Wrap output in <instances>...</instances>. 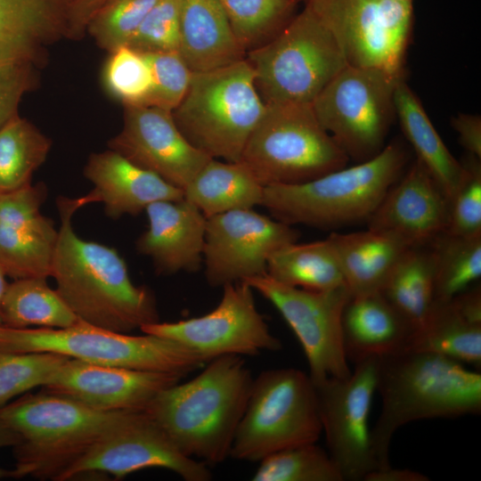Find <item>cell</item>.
<instances>
[{"label":"cell","mask_w":481,"mask_h":481,"mask_svg":"<svg viewBox=\"0 0 481 481\" xmlns=\"http://www.w3.org/2000/svg\"><path fill=\"white\" fill-rule=\"evenodd\" d=\"M349 158L317 120L312 104H265L241 154L264 185L305 183L346 166Z\"/></svg>","instance_id":"9c48e42d"},{"label":"cell","mask_w":481,"mask_h":481,"mask_svg":"<svg viewBox=\"0 0 481 481\" xmlns=\"http://www.w3.org/2000/svg\"><path fill=\"white\" fill-rule=\"evenodd\" d=\"M451 126L458 134L460 144L469 154L481 159V117L459 113L452 118Z\"/></svg>","instance_id":"f6af8a7d"},{"label":"cell","mask_w":481,"mask_h":481,"mask_svg":"<svg viewBox=\"0 0 481 481\" xmlns=\"http://www.w3.org/2000/svg\"><path fill=\"white\" fill-rule=\"evenodd\" d=\"M428 477L420 472L408 469H395L391 465L376 469L370 472L363 481H428Z\"/></svg>","instance_id":"7dc6e473"},{"label":"cell","mask_w":481,"mask_h":481,"mask_svg":"<svg viewBox=\"0 0 481 481\" xmlns=\"http://www.w3.org/2000/svg\"><path fill=\"white\" fill-rule=\"evenodd\" d=\"M57 207L61 225L51 276L78 320L122 333L159 322L152 291L133 283L118 252L74 232L71 218L82 208L78 198L59 197Z\"/></svg>","instance_id":"6da1fadb"},{"label":"cell","mask_w":481,"mask_h":481,"mask_svg":"<svg viewBox=\"0 0 481 481\" xmlns=\"http://www.w3.org/2000/svg\"><path fill=\"white\" fill-rule=\"evenodd\" d=\"M44 183L0 193V264L16 279L51 276L58 230L41 214Z\"/></svg>","instance_id":"ffe728a7"},{"label":"cell","mask_w":481,"mask_h":481,"mask_svg":"<svg viewBox=\"0 0 481 481\" xmlns=\"http://www.w3.org/2000/svg\"><path fill=\"white\" fill-rule=\"evenodd\" d=\"M159 0H110L89 20L86 33L109 53L126 46Z\"/></svg>","instance_id":"f35d334b"},{"label":"cell","mask_w":481,"mask_h":481,"mask_svg":"<svg viewBox=\"0 0 481 481\" xmlns=\"http://www.w3.org/2000/svg\"><path fill=\"white\" fill-rule=\"evenodd\" d=\"M52 140L18 113L0 128V193L31 184L46 160Z\"/></svg>","instance_id":"836d02e7"},{"label":"cell","mask_w":481,"mask_h":481,"mask_svg":"<svg viewBox=\"0 0 481 481\" xmlns=\"http://www.w3.org/2000/svg\"><path fill=\"white\" fill-rule=\"evenodd\" d=\"M377 363L378 357H368L355 363L347 377L314 384L328 453L343 481H363L378 469L368 425Z\"/></svg>","instance_id":"9a60e30c"},{"label":"cell","mask_w":481,"mask_h":481,"mask_svg":"<svg viewBox=\"0 0 481 481\" xmlns=\"http://www.w3.org/2000/svg\"><path fill=\"white\" fill-rule=\"evenodd\" d=\"M253 481H343L328 452L315 443L276 452L259 461Z\"/></svg>","instance_id":"8d00e7d4"},{"label":"cell","mask_w":481,"mask_h":481,"mask_svg":"<svg viewBox=\"0 0 481 481\" xmlns=\"http://www.w3.org/2000/svg\"><path fill=\"white\" fill-rule=\"evenodd\" d=\"M404 350L437 354L461 363L481 365V289H468L435 301L413 329Z\"/></svg>","instance_id":"d4e9b609"},{"label":"cell","mask_w":481,"mask_h":481,"mask_svg":"<svg viewBox=\"0 0 481 481\" xmlns=\"http://www.w3.org/2000/svg\"><path fill=\"white\" fill-rule=\"evenodd\" d=\"M108 146L182 190L212 159L183 136L172 111L147 105H124L122 128Z\"/></svg>","instance_id":"ac0fdd59"},{"label":"cell","mask_w":481,"mask_h":481,"mask_svg":"<svg viewBox=\"0 0 481 481\" xmlns=\"http://www.w3.org/2000/svg\"><path fill=\"white\" fill-rule=\"evenodd\" d=\"M265 109L253 69L244 59L192 73L188 90L172 115L195 148L212 159L238 162Z\"/></svg>","instance_id":"8992f818"},{"label":"cell","mask_w":481,"mask_h":481,"mask_svg":"<svg viewBox=\"0 0 481 481\" xmlns=\"http://www.w3.org/2000/svg\"><path fill=\"white\" fill-rule=\"evenodd\" d=\"M246 60L265 104H312L347 65L336 38L306 8Z\"/></svg>","instance_id":"ba28073f"},{"label":"cell","mask_w":481,"mask_h":481,"mask_svg":"<svg viewBox=\"0 0 481 481\" xmlns=\"http://www.w3.org/2000/svg\"><path fill=\"white\" fill-rule=\"evenodd\" d=\"M243 281L272 303L293 330L314 384L351 373L341 332L342 311L351 295L346 286L310 290L286 285L267 273Z\"/></svg>","instance_id":"4fadbf2b"},{"label":"cell","mask_w":481,"mask_h":481,"mask_svg":"<svg viewBox=\"0 0 481 481\" xmlns=\"http://www.w3.org/2000/svg\"><path fill=\"white\" fill-rule=\"evenodd\" d=\"M448 211L445 193L416 159L368 218V229L409 248L424 247L445 232Z\"/></svg>","instance_id":"44dd1931"},{"label":"cell","mask_w":481,"mask_h":481,"mask_svg":"<svg viewBox=\"0 0 481 481\" xmlns=\"http://www.w3.org/2000/svg\"><path fill=\"white\" fill-rule=\"evenodd\" d=\"M77 321L58 291L47 284L46 278H21L8 283L2 305V325L61 329Z\"/></svg>","instance_id":"1f68e13d"},{"label":"cell","mask_w":481,"mask_h":481,"mask_svg":"<svg viewBox=\"0 0 481 481\" xmlns=\"http://www.w3.org/2000/svg\"><path fill=\"white\" fill-rule=\"evenodd\" d=\"M0 349L51 352L94 364L184 376L206 364L198 353L177 341L118 332L81 320L61 329L0 325Z\"/></svg>","instance_id":"52a82bcc"},{"label":"cell","mask_w":481,"mask_h":481,"mask_svg":"<svg viewBox=\"0 0 481 481\" xmlns=\"http://www.w3.org/2000/svg\"><path fill=\"white\" fill-rule=\"evenodd\" d=\"M178 53L192 73L232 65L247 53L218 0H180Z\"/></svg>","instance_id":"4316f807"},{"label":"cell","mask_w":481,"mask_h":481,"mask_svg":"<svg viewBox=\"0 0 481 481\" xmlns=\"http://www.w3.org/2000/svg\"><path fill=\"white\" fill-rule=\"evenodd\" d=\"M184 375L94 364L69 358L44 390L104 412L145 411L167 387Z\"/></svg>","instance_id":"d6986e66"},{"label":"cell","mask_w":481,"mask_h":481,"mask_svg":"<svg viewBox=\"0 0 481 481\" xmlns=\"http://www.w3.org/2000/svg\"><path fill=\"white\" fill-rule=\"evenodd\" d=\"M38 68L29 62L0 67V128L17 115L25 94L39 84Z\"/></svg>","instance_id":"ee69618b"},{"label":"cell","mask_w":481,"mask_h":481,"mask_svg":"<svg viewBox=\"0 0 481 481\" xmlns=\"http://www.w3.org/2000/svg\"><path fill=\"white\" fill-rule=\"evenodd\" d=\"M266 273L286 285L310 290L346 286L328 238L307 243L295 241L281 247L270 256Z\"/></svg>","instance_id":"4dcf8cb0"},{"label":"cell","mask_w":481,"mask_h":481,"mask_svg":"<svg viewBox=\"0 0 481 481\" xmlns=\"http://www.w3.org/2000/svg\"><path fill=\"white\" fill-rule=\"evenodd\" d=\"M238 41L249 52L272 39L295 16L298 0H218Z\"/></svg>","instance_id":"d590c367"},{"label":"cell","mask_w":481,"mask_h":481,"mask_svg":"<svg viewBox=\"0 0 481 481\" xmlns=\"http://www.w3.org/2000/svg\"><path fill=\"white\" fill-rule=\"evenodd\" d=\"M21 442L20 436L0 419V448L6 446H16ZM12 477V469L0 468L1 477Z\"/></svg>","instance_id":"c3c4849f"},{"label":"cell","mask_w":481,"mask_h":481,"mask_svg":"<svg viewBox=\"0 0 481 481\" xmlns=\"http://www.w3.org/2000/svg\"><path fill=\"white\" fill-rule=\"evenodd\" d=\"M404 76L346 65L312 102L320 125L346 156L358 162L384 147L395 120V89Z\"/></svg>","instance_id":"8fae6325"},{"label":"cell","mask_w":481,"mask_h":481,"mask_svg":"<svg viewBox=\"0 0 481 481\" xmlns=\"http://www.w3.org/2000/svg\"><path fill=\"white\" fill-rule=\"evenodd\" d=\"M151 468L170 470L185 481H209L207 464L187 457L145 411H126L61 476L59 481L89 473L116 479Z\"/></svg>","instance_id":"5bb4252c"},{"label":"cell","mask_w":481,"mask_h":481,"mask_svg":"<svg viewBox=\"0 0 481 481\" xmlns=\"http://www.w3.org/2000/svg\"><path fill=\"white\" fill-rule=\"evenodd\" d=\"M110 0H69L67 39L80 40L91 17Z\"/></svg>","instance_id":"bcb514c9"},{"label":"cell","mask_w":481,"mask_h":481,"mask_svg":"<svg viewBox=\"0 0 481 481\" xmlns=\"http://www.w3.org/2000/svg\"><path fill=\"white\" fill-rule=\"evenodd\" d=\"M145 212L149 227L135 242L138 252L149 257L160 274L198 272L207 225L202 212L184 198L155 201Z\"/></svg>","instance_id":"7402d4cb"},{"label":"cell","mask_w":481,"mask_h":481,"mask_svg":"<svg viewBox=\"0 0 481 481\" xmlns=\"http://www.w3.org/2000/svg\"><path fill=\"white\" fill-rule=\"evenodd\" d=\"M464 175L449 200L445 232L457 236L481 235V164L469 154Z\"/></svg>","instance_id":"60d3db41"},{"label":"cell","mask_w":481,"mask_h":481,"mask_svg":"<svg viewBox=\"0 0 481 481\" xmlns=\"http://www.w3.org/2000/svg\"><path fill=\"white\" fill-rule=\"evenodd\" d=\"M84 175L94 189L78 198L81 206L102 202L106 215L113 219L136 216L155 201L184 198L183 190L110 149L89 156Z\"/></svg>","instance_id":"603a6c76"},{"label":"cell","mask_w":481,"mask_h":481,"mask_svg":"<svg viewBox=\"0 0 481 481\" xmlns=\"http://www.w3.org/2000/svg\"><path fill=\"white\" fill-rule=\"evenodd\" d=\"M180 0H159L126 46L141 53L178 52Z\"/></svg>","instance_id":"7bdbcfd3"},{"label":"cell","mask_w":481,"mask_h":481,"mask_svg":"<svg viewBox=\"0 0 481 481\" xmlns=\"http://www.w3.org/2000/svg\"><path fill=\"white\" fill-rule=\"evenodd\" d=\"M103 83L123 105H143L151 86V74L144 54L122 46L110 53L103 69Z\"/></svg>","instance_id":"ab89813d"},{"label":"cell","mask_w":481,"mask_h":481,"mask_svg":"<svg viewBox=\"0 0 481 481\" xmlns=\"http://www.w3.org/2000/svg\"><path fill=\"white\" fill-rule=\"evenodd\" d=\"M408 160L404 146L390 143L374 157L296 184L265 186L262 206L289 225L333 229L368 220Z\"/></svg>","instance_id":"277c9868"},{"label":"cell","mask_w":481,"mask_h":481,"mask_svg":"<svg viewBox=\"0 0 481 481\" xmlns=\"http://www.w3.org/2000/svg\"><path fill=\"white\" fill-rule=\"evenodd\" d=\"M380 292L416 328L435 302V268L428 245L408 249Z\"/></svg>","instance_id":"d6a6232c"},{"label":"cell","mask_w":481,"mask_h":481,"mask_svg":"<svg viewBox=\"0 0 481 481\" xmlns=\"http://www.w3.org/2000/svg\"><path fill=\"white\" fill-rule=\"evenodd\" d=\"M428 247L435 268V301L451 299L481 277V235L444 232Z\"/></svg>","instance_id":"e575fe53"},{"label":"cell","mask_w":481,"mask_h":481,"mask_svg":"<svg viewBox=\"0 0 481 481\" xmlns=\"http://www.w3.org/2000/svg\"><path fill=\"white\" fill-rule=\"evenodd\" d=\"M144 56L151 69V86L143 105L172 111L185 95L192 72L178 52L145 53Z\"/></svg>","instance_id":"b9f144b4"},{"label":"cell","mask_w":481,"mask_h":481,"mask_svg":"<svg viewBox=\"0 0 481 481\" xmlns=\"http://www.w3.org/2000/svg\"><path fill=\"white\" fill-rule=\"evenodd\" d=\"M376 391L382 407L371 443L378 469L391 465V441L404 425L481 412L480 373L437 354L402 350L378 357Z\"/></svg>","instance_id":"3957f363"},{"label":"cell","mask_w":481,"mask_h":481,"mask_svg":"<svg viewBox=\"0 0 481 481\" xmlns=\"http://www.w3.org/2000/svg\"><path fill=\"white\" fill-rule=\"evenodd\" d=\"M388 2H395V3H413V0H384Z\"/></svg>","instance_id":"f907efd6"},{"label":"cell","mask_w":481,"mask_h":481,"mask_svg":"<svg viewBox=\"0 0 481 481\" xmlns=\"http://www.w3.org/2000/svg\"><path fill=\"white\" fill-rule=\"evenodd\" d=\"M69 358L51 352L0 349V408L17 395L45 386Z\"/></svg>","instance_id":"74e56055"},{"label":"cell","mask_w":481,"mask_h":481,"mask_svg":"<svg viewBox=\"0 0 481 481\" xmlns=\"http://www.w3.org/2000/svg\"><path fill=\"white\" fill-rule=\"evenodd\" d=\"M69 0H0V67L46 64L49 48L65 38Z\"/></svg>","instance_id":"cb8c5ba5"},{"label":"cell","mask_w":481,"mask_h":481,"mask_svg":"<svg viewBox=\"0 0 481 481\" xmlns=\"http://www.w3.org/2000/svg\"><path fill=\"white\" fill-rule=\"evenodd\" d=\"M327 238L352 295L380 292L403 254L410 249L393 237L370 229L334 232Z\"/></svg>","instance_id":"83f0119b"},{"label":"cell","mask_w":481,"mask_h":481,"mask_svg":"<svg viewBox=\"0 0 481 481\" xmlns=\"http://www.w3.org/2000/svg\"><path fill=\"white\" fill-rule=\"evenodd\" d=\"M253 379L242 356H218L191 380L162 390L145 412L184 455L219 464L230 457Z\"/></svg>","instance_id":"7a4b0ae2"},{"label":"cell","mask_w":481,"mask_h":481,"mask_svg":"<svg viewBox=\"0 0 481 481\" xmlns=\"http://www.w3.org/2000/svg\"><path fill=\"white\" fill-rule=\"evenodd\" d=\"M322 432L309 375L294 368L265 370L253 379L230 457L259 462L286 448L316 443Z\"/></svg>","instance_id":"30bf717a"},{"label":"cell","mask_w":481,"mask_h":481,"mask_svg":"<svg viewBox=\"0 0 481 481\" xmlns=\"http://www.w3.org/2000/svg\"><path fill=\"white\" fill-rule=\"evenodd\" d=\"M298 237L292 225L252 208L208 217L202 261L206 281L216 288L266 274L270 256Z\"/></svg>","instance_id":"e0dca14e"},{"label":"cell","mask_w":481,"mask_h":481,"mask_svg":"<svg viewBox=\"0 0 481 481\" xmlns=\"http://www.w3.org/2000/svg\"><path fill=\"white\" fill-rule=\"evenodd\" d=\"M265 186L240 161L210 159L189 183L184 199L208 218L262 206Z\"/></svg>","instance_id":"f546056e"},{"label":"cell","mask_w":481,"mask_h":481,"mask_svg":"<svg viewBox=\"0 0 481 481\" xmlns=\"http://www.w3.org/2000/svg\"><path fill=\"white\" fill-rule=\"evenodd\" d=\"M333 35L348 65L404 76L413 26L412 3L298 0Z\"/></svg>","instance_id":"7c38bea8"},{"label":"cell","mask_w":481,"mask_h":481,"mask_svg":"<svg viewBox=\"0 0 481 481\" xmlns=\"http://www.w3.org/2000/svg\"><path fill=\"white\" fill-rule=\"evenodd\" d=\"M6 273L2 266V265L0 264V325L3 324V322H2V305H3V300H4V294H5V291H6V289H7V286H8V282L6 281Z\"/></svg>","instance_id":"681fc988"},{"label":"cell","mask_w":481,"mask_h":481,"mask_svg":"<svg viewBox=\"0 0 481 481\" xmlns=\"http://www.w3.org/2000/svg\"><path fill=\"white\" fill-rule=\"evenodd\" d=\"M413 327L381 292L350 295L341 316V332L347 361L404 350Z\"/></svg>","instance_id":"484cf974"},{"label":"cell","mask_w":481,"mask_h":481,"mask_svg":"<svg viewBox=\"0 0 481 481\" xmlns=\"http://www.w3.org/2000/svg\"><path fill=\"white\" fill-rule=\"evenodd\" d=\"M218 305L209 313L175 322H157L141 327L143 333L177 341L206 362L226 355L255 356L278 351L281 341L259 313L254 289L246 282L224 285Z\"/></svg>","instance_id":"2e32d148"},{"label":"cell","mask_w":481,"mask_h":481,"mask_svg":"<svg viewBox=\"0 0 481 481\" xmlns=\"http://www.w3.org/2000/svg\"><path fill=\"white\" fill-rule=\"evenodd\" d=\"M395 117L420 161L441 187L448 200L465 172L436 132L420 99L406 83L398 80L395 89Z\"/></svg>","instance_id":"f1b7e54d"},{"label":"cell","mask_w":481,"mask_h":481,"mask_svg":"<svg viewBox=\"0 0 481 481\" xmlns=\"http://www.w3.org/2000/svg\"><path fill=\"white\" fill-rule=\"evenodd\" d=\"M125 412L99 411L45 390L8 403L0 408V419L21 437L15 446L12 477L59 481Z\"/></svg>","instance_id":"5b68a950"}]
</instances>
